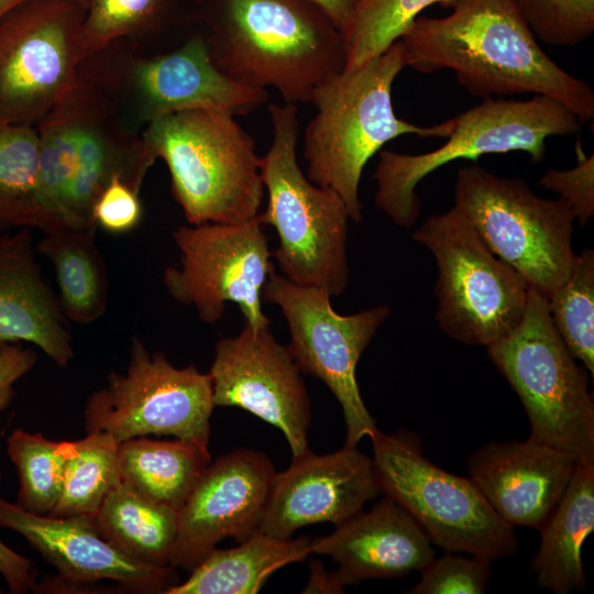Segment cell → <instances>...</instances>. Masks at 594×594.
<instances>
[{"mask_svg":"<svg viewBox=\"0 0 594 594\" xmlns=\"http://www.w3.org/2000/svg\"><path fill=\"white\" fill-rule=\"evenodd\" d=\"M406 67L400 41L359 68L343 70L314 94L317 112L304 135L306 176L314 184L337 191L350 219L363 218L360 183L370 158L389 141L406 134L447 138L454 119L430 127L398 118L392 87Z\"/></svg>","mask_w":594,"mask_h":594,"instance_id":"3","label":"cell"},{"mask_svg":"<svg viewBox=\"0 0 594 594\" xmlns=\"http://www.w3.org/2000/svg\"><path fill=\"white\" fill-rule=\"evenodd\" d=\"M96 231L97 227H61L44 231L35 245L54 267L64 316L81 326L99 320L108 305L109 279Z\"/></svg>","mask_w":594,"mask_h":594,"instance_id":"26","label":"cell"},{"mask_svg":"<svg viewBox=\"0 0 594 594\" xmlns=\"http://www.w3.org/2000/svg\"><path fill=\"white\" fill-rule=\"evenodd\" d=\"M551 320L572 355L594 376V252L575 254L566 279L547 298Z\"/></svg>","mask_w":594,"mask_h":594,"instance_id":"33","label":"cell"},{"mask_svg":"<svg viewBox=\"0 0 594 594\" xmlns=\"http://www.w3.org/2000/svg\"><path fill=\"white\" fill-rule=\"evenodd\" d=\"M578 460L528 437L490 442L468 459L470 477L509 526L540 530L572 476Z\"/></svg>","mask_w":594,"mask_h":594,"instance_id":"21","label":"cell"},{"mask_svg":"<svg viewBox=\"0 0 594 594\" xmlns=\"http://www.w3.org/2000/svg\"><path fill=\"white\" fill-rule=\"evenodd\" d=\"M344 585L339 581L336 572L326 571L319 560L310 564V579L304 593H342Z\"/></svg>","mask_w":594,"mask_h":594,"instance_id":"43","label":"cell"},{"mask_svg":"<svg viewBox=\"0 0 594 594\" xmlns=\"http://www.w3.org/2000/svg\"><path fill=\"white\" fill-rule=\"evenodd\" d=\"M452 0H359L343 33L346 47L344 70L361 67L398 41L428 7Z\"/></svg>","mask_w":594,"mask_h":594,"instance_id":"34","label":"cell"},{"mask_svg":"<svg viewBox=\"0 0 594 594\" xmlns=\"http://www.w3.org/2000/svg\"><path fill=\"white\" fill-rule=\"evenodd\" d=\"M539 184L554 191L572 209L575 220L584 226L594 216V155L586 156L578 146V164L570 169L551 168Z\"/></svg>","mask_w":594,"mask_h":594,"instance_id":"38","label":"cell"},{"mask_svg":"<svg viewBox=\"0 0 594 594\" xmlns=\"http://www.w3.org/2000/svg\"><path fill=\"white\" fill-rule=\"evenodd\" d=\"M0 527L22 535L72 585L111 580L136 592L164 593L177 583L173 566L138 561L108 542L91 516L34 514L0 497Z\"/></svg>","mask_w":594,"mask_h":594,"instance_id":"19","label":"cell"},{"mask_svg":"<svg viewBox=\"0 0 594 594\" xmlns=\"http://www.w3.org/2000/svg\"><path fill=\"white\" fill-rule=\"evenodd\" d=\"M119 443L106 432H87L73 441L62 492L50 516H91L121 481Z\"/></svg>","mask_w":594,"mask_h":594,"instance_id":"31","label":"cell"},{"mask_svg":"<svg viewBox=\"0 0 594 594\" xmlns=\"http://www.w3.org/2000/svg\"><path fill=\"white\" fill-rule=\"evenodd\" d=\"M310 552L332 558L343 585L421 571L435 558L419 524L386 496L370 512L337 525L332 534L312 538Z\"/></svg>","mask_w":594,"mask_h":594,"instance_id":"22","label":"cell"},{"mask_svg":"<svg viewBox=\"0 0 594 594\" xmlns=\"http://www.w3.org/2000/svg\"><path fill=\"white\" fill-rule=\"evenodd\" d=\"M328 290L295 284L274 270L267 277L262 300L276 305L288 326L286 345L301 371L327 385L340 404L346 427L345 446L356 447L372 437L376 424L356 382V365L391 307L378 305L352 315L338 314Z\"/></svg>","mask_w":594,"mask_h":594,"instance_id":"12","label":"cell"},{"mask_svg":"<svg viewBox=\"0 0 594 594\" xmlns=\"http://www.w3.org/2000/svg\"><path fill=\"white\" fill-rule=\"evenodd\" d=\"M275 473L264 453L250 449L210 463L179 510L169 564L191 571L221 540L242 542L260 531Z\"/></svg>","mask_w":594,"mask_h":594,"instance_id":"17","label":"cell"},{"mask_svg":"<svg viewBox=\"0 0 594 594\" xmlns=\"http://www.w3.org/2000/svg\"><path fill=\"white\" fill-rule=\"evenodd\" d=\"M85 63L125 121L140 132L168 114L195 109L246 114L268 99L266 89L240 85L216 66L205 33L164 54L130 56L111 70Z\"/></svg>","mask_w":594,"mask_h":594,"instance_id":"15","label":"cell"},{"mask_svg":"<svg viewBox=\"0 0 594 594\" xmlns=\"http://www.w3.org/2000/svg\"><path fill=\"white\" fill-rule=\"evenodd\" d=\"M118 453L121 481L178 513L211 463L208 448L177 438L128 439Z\"/></svg>","mask_w":594,"mask_h":594,"instance_id":"28","label":"cell"},{"mask_svg":"<svg viewBox=\"0 0 594 594\" xmlns=\"http://www.w3.org/2000/svg\"><path fill=\"white\" fill-rule=\"evenodd\" d=\"M35 253L32 229L0 234V348L30 342L65 367L74 356L68 320Z\"/></svg>","mask_w":594,"mask_h":594,"instance_id":"23","label":"cell"},{"mask_svg":"<svg viewBox=\"0 0 594 594\" xmlns=\"http://www.w3.org/2000/svg\"><path fill=\"white\" fill-rule=\"evenodd\" d=\"M486 246L547 298L569 276L575 216L562 199L535 194L520 178L459 168L454 206Z\"/></svg>","mask_w":594,"mask_h":594,"instance_id":"9","label":"cell"},{"mask_svg":"<svg viewBox=\"0 0 594 594\" xmlns=\"http://www.w3.org/2000/svg\"><path fill=\"white\" fill-rule=\"evenodd\" d=\"M318 7L343 34L359 0H307Z\"/></svg>","mask_w":594,"mask_h":594,"instance_id":"42","label":"cell"},{"mask_svg":"<svg viewBox=\"0 0 594 594\" xmlns=\"http://www.w3.org/2000/svg\"><path fill=\"white\" fill-rule=\"evenodd\" d=\"M206 38L216 66L240 85L310 103L346 65L343 34L307 0H220Z\"/></svg>","mask_w":594,"mask_h":594,"instance_id":"2","label":"cell"},{"mask_svg":"<svg viewBox=\"0 0 594 594\" xmlns=\"http://www.w3.org/2000/svg\"><path fill=\"white\" fill-rule=\"evenodd\" d=\"M0 573L13 593H26L35 586L36 571L33 562L9 548L1 540Z\"/></svg>","mask_w":594,"mask_h":594,"instance_id":"41","label":"cell"},{"mask_svg":"<svg viewBox=\"0 0 594 594\" xmlns=\"http://www.w3.org/2000/svg\"><path fill=\"white\" fill-rule=\"evenodd\" d=\"M143 217L140 191L114 177L97 197L91 219L96 227L111 234L128 233L139 227Z\"/></svg>","mask_w":594,"mask_h":594,"instance_id":"39","label":"cell"},{"mask_svg":"<svg viewBox=\"0 0 594 594\" xmlns=\"http://www.w3.org/2000/svg\"><path fill=\"white\" fill-rule=\"evenodd\" d=\"M258 216L240 223L179 226L173 240L179 266L163 273L173 299L195 309L208 324L220 321L228 302L239 306L245 324L268 327L262 309V289L275 270Z\"/></svg>","mask_w":594,"mask_h":594,"instance_id":"13","label":"cell"},{"mask_svg":"<svg viewBox=\"0 0 594 594\" xmlns=\"http://www.w3.org/2000/svg\"><path fill=\"white\" fill-rule=\"evenodd\" d=\"M82 107L67 227H96L92 206L114 177L140 191L155 155L142 133L123 118L112 98L84 64L79 66Z\"/></svg>","mask_w":594,"mask_h":594,"instance_id":"20","label":"cell"},{"mask_svg":"<svg viewBox=\"0 0 594 594\" xmlns=\"http://www.w3.org/2000/svg\"><path fill=\"white\" fill-rule=\"evenodd\" d=\"M413 238L435 256L436 319L446 334L488 346L518 326L530 287L455 207L428 217Z\"/></svg>","mask_w":594,"mask_h":594,"instance_id":"10","label":"cell"},{"mask_svg":"<svg viewBox=\"0 0 594 594\" xmlns=\"http://www.w3.org/2000/svg\"><path fill=\"white\" fill-rule=\"evenodd\" d=\"M411 594H483L491 576V561L448 552L433 558L421 571Z\"/></svg>","mask_w":594,"mask_h":594,"instance_id":"37","label":"cell"},{"mask_svg":"<svg viewBox=\"0 0 594 594\" xmlns=\"http://www.w3.org/2000/svg\"><path fill=\"white\" fill-rule=\"evenodd\" d=\"M208 375L215 406L240 407L278 428L293 458L308 450L311 405L301 371L270 326L221 338Z\"/></svg>","mask_w":594,"mask_h":594,"instance_id":"16","label":"cell"},{"mask_svg":"<svg viewBox=\"0 0 594 594\" xmlns=\"http://www.w3.org/2000/svg\"><path fill=\"white\" fill-rule=\"evenodd\" d=\"M36 362V353L20 343L0 348V411L14 397V384L23 377Z\"/></svg>","mask_w":594,"mask_h":594,"instance_id":"40","label":"cell"},{"mask_svg":"<svg viewBox=\"0 0 594 594\" xmlns=\"http://www.w3.org/2000/svg\"><path fill=\"white\" fill-rule=\"evenodd\" d=\"M92 518L99 534L127 556L147 564L170 565L179 520L175 509L120 481Z\"/></svg>","mask_w":594,"mask_h":594,"instance_id":"27","label":"cell"},{"mask_svg":"<svg viewBox=\"0 0 594 594\" xmlns=\"http://www.w3.org/2000/svg\"><path fill=\"white\" fill-rule=\"evenodd\" d=\"M141 133L165 162L172 195L189 224L240 223L260 215L261 156L233 113L182 111L152 121Z\"/></svg>","mask_w":594,"mask_h":594,"instance_id":"4","label":"cell"},{"mask_svg":"<svg viewBox=\"0 0 594 594\" xmlns=\"http://www.w3.org/2000/svg\"><path fill=\"white\" fill-rule=\"evenodd\" d=\"M381 493L419 524L432 544L448 552L494 561L515 553L513 527L491 507L471 477L442 470L408 432L371 437Z\"/></svg>","mask_w":594,"mask_h":594,"instance_id":"8","label":"cell"},{"mask_svg":"<svg viewBox=\"0 0 594 594\" xmlns=\"http://www.w3.org/2000/svg\"><path fill=\"white\" fill-rule=\"evenodd\" d=\"M19 228H61L38 188L34 125L0 121V234Z\"/></svg>","mask_w":594,"mask_h":594,"instance_id":"30","label":"cell"},{"mask_svg":"<svg viewBox=\"0 0 594 594\" xmlns=\"http://www.w3.org/2000/svg\"><path fill=\"white\" fill-rule=\"evenodd\" d=\"M534 35L549 45L575 46L594 32V0H514Z\"/></svg>","mask_w":594,"mask_h":594,"instance_id":"36","label":"cell"},{"mask_svg":"<svg viewBox=\"0 0 594 594\" xmlns=\"http://www.w3.org/2000/svg\"><path fill=\"white\" fill-rule=\"evenodd\" d=\"M215 404L208 373L177 367L134 337L124 373L111 372L85 406L87 432L118 442L147 435L173 436L208 448Z\"/></svg>","mask_w":594,"mask_h":594,"instance_id":"11","label":"cell"},{"mask_svg":"<svg viewBox=\"0 0 594 594\" xmlns=\"http://www.w3.org/2000/svg\"><path fill=\"white\" fill-rule=\"evenodd\" d=\"M169 0H86L80 31L81 63L119 40L156 31L164 22Z\"/></svg>","mask_w":594,"mask_h":594,"instance_id":"35","label":"cell"},{"mask_svg":"<svg viewBox=\"0 0 594 594\" xmlns=\"http://www.w3.org/2000/svg\"><path fill=\"white\" fill-rule=\"evenodd\" d=\"M443 18L419 15L399 38L404 62L420 73L451 69L479 98L535 94L594 118L588 82L564 70L539 46L514 0H452Z\"/></svg>","mask_w":594,"mask_h":594,"instance_id":"1","label":"cell"},{"mask_svg":"<svg viewBox=\"0 0 594 594\" xmlns=\"http://www.w3.org/2000/svg\"><path fill=\"white\" fill-rule=\"evenodd\" d=\"M594 530V459L576 462L554 510L539 530L541 541L532 559L536 582L556 594L584 590L582 546Z\"/></svg>","mask_w":594,"mask_h":594,"instance_id":"24","label":"cell"},{"mask_svg":"<svg viewBox=\"0 0 594 594\" xmlns=\"http://www.w3.org/2000/svg\"><path fill=\"white\" fill-rule=\"evenodd\" d=\"M10 460L19 477L16 505L50 515L58 502L73 441H52L43 435L16 429L7 439Z\"/></svg>","mask_w":594,"mask_h":594,"instance_id":"32","label":"cell"},{"mask_svg":"<svg viewBox=\"0 0 594 594\" xmlns=\"http://www.w3.org/2000/svg\"><path fill=\"white\" fill-rule=\"evenodd\" d=\"M312 538L279 539L261 531L230 549L215 548L165 594H255L276 570L304 560Z\"/></svg>","mask_w":594,"mask_h":594,"instance_id":"25","label":"cell"},{"mask_svg":"<svg viewBox=\"0 0 594 594\" xmlns=\"http://www.w3.org/2000/svg\"><path fill=\"white\" fill-rule=\"evenodd\" d=\"M381 494L374 463L356 447L329 454L309 449L275 473L260 531L289 539L304 526H336L355 516Z\"/></svg>","mask_w":594,"mask_h":594,"instance_id":"18","label":"cell"},{"mask_svg":"<svg viewBox=\"0 0 594 594\" xmlns=\"http://www.w3.org/2000/svg\"><path fill=\"white\" fill-rule=\"evenodd\" d=\"M486 349L522 403L530 424L529 438L578 461L594 459L590 373L558 333L547 297L529 288L518 326Z\"/></svg>","mask_w":594,"mask_h":594,"instance_id":"7","label":"cell"},{"mask_svg":"<svg viewBox=\"0 0 594 594\" xmlns=\"http://www.w3.org/2000/svg\"><path fill=\"white\" fill-rule=\"evenodd\" d=\"M25 0H0V19L12 8Z\"/></svg>","mask_w":594,"mask_h":594,"instance_id":"44","label":"cell"},{"mask_svg":"<svg viewBox=\"0 0 594 594\" xmlns=\"http://www.w3.org/2000/svg\"><path fill=\"white\" fill-rule=\"evenodd\" d=\"M84 15L77 0H25L0 19V121L35 125L67 94Z\"/></svg>","mask_w":594,"mask_h":594,"instance_id":"14","label":"cell"},{"mask_svg":"<svg viewBox=\"0 0 594 594\" xmlns=\"http://www.w3.org/2000/svg\"><path fill=\"white\" fill-rule=\"evenodd\" d=\"M81 107L82 84L78 68L67 94L34 125L40 194L46 210L59 227H67Z\"/></svg>","mask_w":594,"mask_h":594,"instance_id":"29","label":"cell"},{"mask_svg":"<svg viewBox=\"0 0 594 594\" xmlns=\"http://www.w3.org/2000/svg\"><path fill=\"white\" fill-rule=\"evenodd\" d=\"M268 113L273 140L261 157L267 205L258 219L276 231L278 244L272 257L288 280L320 287L338 297L344 293L350 274L348 208L337 191L314 184L301 170L296 105L271 103Z\"/></svg>","mask_w":594,"mask_h":594,"instance_id":"5","label":"cell"},{"mask_svg":"<svg viewBox=\"0 0 594 594\" xmlns=\"http://www.w3.org/2000/svg\"><path fill=\"white\" fill-rule=\"evenodd\" d=\"M447 142L421 154L381 151L373 174L374 202L395 224L411 228L420 215L418 184L455 160L522 151L534 163L547 154L546 140L574 134L578 117L561 102L540 95L527 100L486 98L460 113Z\"/></svg>","mask_w":594,"mask_h":594,"instance_id":"6","label":"cell"},{"mask_svg":"<svg viewBox=\"0 0 594 594\" xmlns=\"http://www.w3.org/2000/svg\"><path fill=\"white\" fill-rule=\"evenodd\" d=\"M86 9V0H77Z\"/></svg>","mask_w":594,"mask_h":594,"instance_id":"45","label":"cell"}]
</instances>
